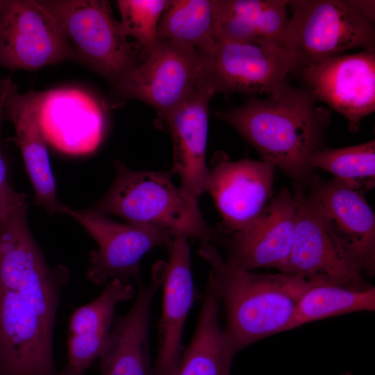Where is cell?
<instances>
[{
    "label": "cell",
    "mask_w": 375,
    "mask_h": 375,
    "mask_svg": "<svg viewBox=\"0 0 375 375\" xmlns=\"http://www.w3.org/2000/svg\"><path fill=\"white\" fill-rule=\"evenodd\" d=\"M26 212L0 227V375H57L53 328L69 272L46 262Z\"/></svg>",
    "instance_id": "cell-1"
},
{
    "label": "cell",
    "mask_w": 375,
    "mask_h": 375,
    "mask_svg": "<svg viewBox=\"0 0 375 375\" xmlns=\"http://www.w3.org/2000/svg\"><path fill=\"white\" fill-rule=\"evenodd\" d=\"M157 40H169L210 53L217 43L215 0H169L160 19Z\"/></svg>",
    "instance_id": "cell-24"
},
{
    "label": "cell",
    "mask_w": 375,
    "mask_h": 375,
    "mask_svg": "<svg viewBox=\"0 0 375 375\" xmlns=\"http://www.w3.org/2000/svg\"><path fill=\"white\" fill-rule=\"evenodd\" d=\"M200 58L194 47L157 40L141 63L112 88L121 98L150 105L162 120L197 86Z\"/></svg>",
    "instance_id": "cell-10"
},
{
    "label": "cell",
    "mask_w": 375,
    "mask_h": 375,
    "mask_svg": "<svg viewBox=\"0 0 375 375\" xmlns=\"http://www.w3.org/2000/svg\"><path fill=\"white\" fill-rule=\"evenodd\" d=\"M221 306L226 335L239 352L276 333L287 331L303 293L315 282L285 273L262 274L236 267L220 256L210 242L201 243Z\"/></svg>",
    "instance_id": "cell-3"
},
{
    "label": "cell",
    "mask_w": 375,
    "mask_h": 375,
    "mask_svg": "<svg viewBox=\"0 0 375 375\" xmlns=\"http://www.w3.org/2000/svg\"><path fill=\"white\" fill-rule=\"evenodd\" d=\"M312 169H321L363 192L375 185V142L342 148L322 147L311 156Z\"/></svg>",
    "instance_id": "cell-26"
},
{
    "label": "cell",
    "mask_w": 375,
    "mask_h": 375,
    "mask_svg": "<svg viewBox=\"0 0 375 375\" xmlns=\"http://www.w3.org/2000/svg\"><path fill=\"white\" fill-rule=\"evenodd\" d=\"M200 56L197 85L214 94L267 95L303 65L301 56L286 47L228 40H219L210 53Z\"/></svg>",
    "instance_id": "cell-7"
},
{
    "label": "cell",
    "mask_w": 375,
    "mask_h": 375,
    "mask_svg": "<svg viewBox=\"0 0 375 375\" xmlns=\"http://www.w3.org/2000/svg\"><path fill=\"white\" fill-rule=\"evenodd\" d=\"M221 303L208 279L193 337L183 350L174 375H232L238 353L220 322Z\"/></svg>",
    "instance_id": "cell-23"
},
{
    "label": "cell",
    "mask_w": 375,
    "mask_h": 375,
    "mask_svg": "<svg viewBox=\"0 0 375 375\" xmlns=\"http://www.w3.org/2000/svg\"><path fill=\"white\" fill-rule=\"evenodd\" d=\"M295 72L317 100L346 118L351 132L375 110V48L308 63Z\"/></svg>",
    "instance_id": "cell-12"
},
{
    "label": "cell",
    "mask_w": 375,
    "mask_h": 375,
    "mask_svg": "<svg viewBox=\"0 0 375 375\" xmlns=\"http://www.w3.org/2000/svg\"><path fill=\"white\" fill-rule=\"evenodd\" d=\"M375 310V288H357L333 283H313L299 299L287 328L357 312Z\"/></svg>",
    "instance_id": "cell-25"
},
{
    "label": "cell",
    "mask_w": 375,
    "mask_h": 375,
    "mask_svg": "<svg viewBox=\"0 0 375 375\" xmlns=\"http://www.w3.org/2000/svg\"><path fill=\"white\" fill-rule=\"evenodd\" d=\"M10 81V78L5 77L0 81V134L4 100ZM25 205H27L26 194L16 192L9 182L8 171L0 145V227L15 211Z\"/></svg>",
    "instance_id": "cell-28"
},
{
    "label": "cell",
    "mask_w": 375,
    "mask_h": 375,
    "mask_svg": "<svg viewBox=\"0 0 375 375\" xmlns=\"http://www.w3.org/2000/svg\"><path fill=\"white\" fill-rule=\"evenodd\" d=\"M265 96L252 97L239 106L213 113L254 147L262 160L294 183L306 184L313 171L310 158L324 147L331 112L319 106L306 88L287 81Z\"/></svg>",
    "instance_id": "cell-2"
},
{
    "label": "cell",
    "mask_w": 375,
    "mask_h": 375,
    "mask_svg": "<svg viewBox=\"0 0 375 375\" xmlns=\"http://www.w3.org/2000/svg\"><path fill=\"white\" fill-rule=\"evenodd\" d=\"M1 78H2V77L0 76V81H1Z\"/></svg>",
    "instance_id": "cell-30"
},
{
    "label": "cell",
    "mask_w": 375,
    "mask_h": 375,
    "mask_svg": "<svg viewBox=\"0 0 375 375\" xmlns=\"http://www.w3.org/2000/svg\"><path fill=\"white\" fill-rule=\"evenodd\" d=\"M169 0H119L124 33L133 37L144 55L157 42V28Z\"/></svg>",
    "instance_id": "cell-27"
},
{
    "label": "cell",
    "mask_w": 375,
    "mask_h": 375,
    "mask_svg": "<svg viewBox=\"0 0 375 375\" xmlns=\"http://www.w3.org/2000/svg\"><path fill=\"white\" fill-rule=\"evenodd\" d=\"M1 0H0V5H1Z\"/></svg>",
    "instance_id": "cell-31"
},
{
    "label": "cell",
    "mask_w": 375,
    "mask_h": 375,
    "mask_svg": "<svg viewBox=\"0 0 375 375\" xmlns=\"http://www.w3.org/2000/svg\"><path fill=\"white\" fill-rule=\"evenodd\" d=\"M340 375H353V374L351 372H347L342 373Z\"/></svg>",
    "instance_id": "cell-29"
},
{
    "label": "cell",
    "mask_w": 375,
    "mask_h": 375,
    "mask_svg": "<svg viewBox=\"0 0 375 375\" xmlns=\"http://www.w3.org/2000/svg\"><path fill=\"white\" fill-rule=\"evenodd\" d=\"M289 0H215L217 40L284 46Z\"/></svg>",
    "instance_id": "cell-22"
},
{
    "label": "cell",
    "mask_w": 375,
    "mask_h": 375,
    "mask_svg": "<svg viewBox=\"0 0 375 375\" xmlns=\"http://www.w3.org/2000/svg\"><path fill=\"white\" fill-rule=\"evenodd\" d=\"M135 294L130 282L114 278L95 299L74 310L69 322L67 362L57 375H84L102 352L117 306Z\"/></svg>",
    "instance_id": "cell-20"
},
{
    "label": "cell",
    "mask_w": 375,
    "mask_h": 375,
    "mask_svg": "<svg viewBox=\"0 0 375 375\" xmlns=\"http://www.w3.org/2000/svg\"><path fill=\"white\" fill-rule=\"evenodd\" d=\"M165 265L152 267L151 281L139 283L129 311L115 318L110 335L98 359L101 375H153L149 348L151 308L162 286Z\"/></svg>",
    "instance_id": "cell-16"
},
{
    "label": "cell",
    "mask_w": 375,
    "mask_h": 375,
    "mask_svg": "<svg viewBox=\"0 0 375 375\" xmlns=\"http://www.w3.org/2000/svg\"><path fill=\"white\" fill-rule=\"evenodd\" d=\"M72 59L61 26L38 0H1L0 66L35 70Z\"/></svg>",
    "instance_id": "cell-9"
},
{
    "label": "cell",
    "mask_w": 375,
    "mask_h": 375,
    "mask_svg": "<svg viewBox=\"0 0 375 375\" xmlns=\"http://www.w3.org/2000/svg\"><path fill=\"white\" fill-rule=\"evenodd\" d=\"M65 213L78 222L97 244V249L90 253L86 277L99 285L114 278L138 280L143 256L155 247L167 246L173 239L158 228L118 223L87 209L76 210L66 206Z\"/></svg>",
    "instance_id": "cell-11"
},
{
    "label": "cell",
    "mask_w": 375,
    "mask_h": 375,
    "mask_svg": "<svg viewBox=\"0 0 375 375\" xmlns=\"http://www.w3.org/2000/svg\"><path fill=\"white\" fill-rule=\"evenodd\" d=\"M349 258L362 274H375V215L365 192L338 180L312 175L306 183Z\"/></svg>",
    "instance_id": "cell-15"
},
{
    "label": "cell",
    "mask_w": 375,
    "mask_h": 375,
    "mask_svg": "<svg viewBox=\"0 0 375 375\" xmlns=\"http://www.w3.org/2000/svg\"><path fill=\"white\" fill-rule=\"evenodd\" d=\"M4 110L12 122L26 172L35 191V202L51 214H63L66 206L56 195L47 140L38 115V92L20 94L11 80Z\"/></svg>",
    "instance_id": "cell-21"
},
{
    "label": "cell",
    "mask_w": 375,
    "mask_h": 375,
    "mask_svg": "<svg viewBox=\"0 0 375 375\" xmlns=\"http://www.w3.org/2000/svg\"><path fill=\"white\" fill-rule=\"evenodd\" d=\"M167 247L168 260L161 286L162 308L153 375L174 374L183 351L184 325L195 294L187 239L174 238Z\"/></svg>",
    "instance_id": "cell-18"
},
{
    "label": "cell",
    "mask_w": 375,
    "mask_h": 375,
    "mask_svg": "<svg viewBox=\"0 0 375 375\" xmlns=\"http://www.w3.org/2000/svg\"><path fill=\"white\" fill-rule=\"evenodd\" d=\"M115 167L110 189L88 210L115 215L131 224L149 225L173 238L211 243L215 228L205 222L198 201L174 184L171 172L134 171L119 160Z\"/></svg>",
    "instance_id": "cell-4"
},
{
    "label": "cell",
    "mask_w": 375,
    "mask_h": 375,
    "mask_svg": "<svg viewBox=\"0 0 375 375\" xmlns=\"http://www.w3.org/2000/svg\"><path fill=\"white\" fill-rule=\"evenodd\" d=\"M292 194L297 222L288 274L315 283L371 286L349 258L315 199L297 183Z\"/></svg>",
    "instance_id": "cell-8"
},
{
    "label": "cell",
    "mask_w": 375,
    "mask_h": 375,
    "mask_svg": "<svg viewBox=\"0 0 375 375\" xmlns=\"http://www.w3.org/2000/svg\"><path fill=\"white\" fill-rule=\"evenodd\" d=\"M213 95L210 90L197 86L161 120L173 142L174 165L171 172L178 175V187L197 201L207 191L208 104Z\"/></svg>",
    "instance_id": "cell-17"
},
{
    "label": "cell",
    "mask_w": 375,
    "mask_h": 375,
    "mask_svg": "<svg viewBox=\"0 0 375 375\" xmlns=\"http://www.w3.org/2000/svg\"><path fill=\"white\" fill-rule=\"evenodd\" d=\"M297 222V202L282 188L247 228L225 233L215 228L212 242L227 251L228 262L248 270L271 268L288 274Z\"/></svg>",
    "instance_id": "cell-13"
},
{
    "label": "cell",
    "mask_w": 375,
    "mask_h": 375,
    "mask_svg": "<svg viewBox=\"0 0 375 375\" xmlns=\"http://www.w3.org/2000/svg\"><path fill=\"white\" fill-rule=\"evenodd\" d=\"M374 6L368 0H289L283 44L303 65L374 48Z\"/></svg>",
    "instance_id": "cell-5"
},
{
    "label": "cell",
    "mask_w": 375,
    "mask_h": 375,
    "mask_svg": "<svg viewBox=\"0 0 375 375\" xmlns=\"http://www.w3.org/2000/svg\"><path fill=\"white\" fill-rule=\"evenodd\" d=\"M58 21L77 58L113 87L144 59L105 0H38Z\"/></svg>",
    "instance_id": "cell-6"
},
{
    "label": "cell",
    "mask_w": 375,
    "mask_h": 375,
    "mask_svg": "<svg viewBox=\"0 0 375 375\" xmlns=\"http://www.w3.org/2000/svg\"><path fill=\"white\" fill-rule=\"evenodd\" d=\"M38 115L47 141L63 151L92 150L101 138L100 108L81 91L63 88L38 92Z\"/></svg>",
    "instance_id": "cell-19"
},
{
    "label": "cell",
    "mask_w": 375,
    "mask_h": 375,
    "mask_svg": "<svg viewBox=\"0 0 375 375\" xmlns=\"http://www.w3.org/2000/svg\"><path fill=\"white\" fill-rule=\"evenodd\" d=\"M275 169L263 160L231 161L223 151L215 153L207 191L222 218L217 231H241L260 217L272 198Z\"/></svg>",
    "instance_id": "cell-14"
}]
</instances>
